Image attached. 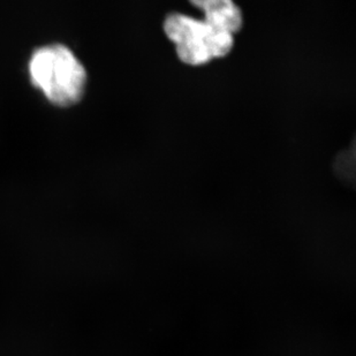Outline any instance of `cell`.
<instances>
[{
	"label": "cell",
	"mask_w": 356,
	"mask_h": 356,
	"mask_svg": "<svg viewBox=\"0 0 356 356\" xmlns=\"http://www.w3.org/2000/svg\"><path fill=\"white\" fill-rule=\"evenodd\" d=\"M163 27L165 35L175 45L189 42H203L207 44L213 59L225 57L234 47V36L232 34L212 28L204 20L186 14H168Z\"/></svg>",
	"instance_id": "cell-2"
},
{
	"label": "cell",
	"mask_w": 356,
	"mask_h": 356,
	"mask_svg": "<svg viewBox=\"0 0 356 356\" xmlns=\"http://www.w3.org/2000/svg\"><path fill=\"white\" fill-rule=\"evenodd\" d=\"M28 70L33 83L54 103L73 104L83 95L87 71L74 51L65 44L38 47L31 54Z\"/></svg>",
	"instance_id": "cell-1"
},
{
	"label": "cell",
	"mask_w": 356,
	"mask_h": 356,
	"mask_svg": "<svg viewBox=\"0 0 356 356\" xmlns=\"http://www.w3.org/2000/svg\"><path fill=\"white\" fill-rule=\"evenodd\" d=\"M193 5L204 12L203 20L219 31L236 34L243 24L241 8L231 0H197Z\"/></svg>",
	"instance_id": "cell-3"
}]
</instances>
